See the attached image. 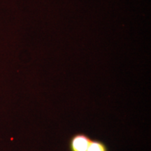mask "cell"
I'll list each match as a JSON object with an SVG mask.
<instances>
[{"label":"cell","instance_id":"cell-1","mask_svg":"<svg viewBox=\"0 0 151 151\" xmlns=\"http://www.w3.org/2000/svg\"><path fill=\"white\" fill-rule=\"evenodd\" d=\"M91 139L86 134H76L69 141V151H87Z\"/></svg>","mask_w":151,"mask_h":151},{"label":"cell","instance_id":"cell-2","mask_svg":"<svg viewBox=\"0 0 151 151\" xmlns=\"http://www.w3.org/2000/svg\"><path fill=\"white\" fill-rule=\"evenodd\" d=\"M87 151H109L106 145L101 141L97 139H91Z\"/></svg>","mask_w":151,"mask_h":151}]
</instances>
